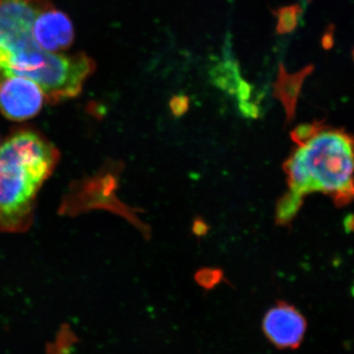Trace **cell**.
<instances>
[{
    "label": "cell",
    "instance_id": "obj_1",
    "mask_svg": "<svg viewBox=\"0 0 354 354\" xmlns=\"http://www.w3.org/2000/svg\"><path fill=\"white\" fill-rule=\"evenodd\" d=\"M297 149L283 165L288 191L277 206L276 220L285 225L295 218L307 195L320 192L339 205L354 198V138L326 127L307 125L293 131Z\"/></svg>",
    "mask_w": 354,
    "mask_h": 354
},
{
    "label": "cell",
    "instance_id": "obj_2",
    "mask_svg": "<svg viewBox=\"0 0 354 354\" xmlns=\"http://www.w3.org/2000/svg\"><path fill=\"white\" fill-rule=\"evenodd\" d=\"M58 158L57 149L31 130L14 133L0 146V232L31 227L37 195Z\"/></svg>",
    "mask_w": 354,
    "mask_h": 354
},
{
    "label": "cell",
    "instance_id": "obj_3",
    "mask_svg": "<svg viewBox=\"0 0 354 354\" xmlns=\"http://www.w3.org/2000/svg\"><path fill=\"white\" fill-rule=\"evenodd\" d=\"M0 66L38 84L53 102L77 97L95 69L94 60L85 53H48L38 44L14 51L0 62Z\"/></svg>",
    "mask_w": 354,
    "mask_h": 354
},
{
    "label": "cell",
    "instance_id": "obj_4",
    "mask_svg": "<svg viewBox=\"0 0 354 354\" xmlns=\"http://www.w3.org/2000/svg\"><path fill=\"white\" fill-rule=\"evenodd\" d=\"M122 165H111L108 171H102L99 176L88 179L77 193L78 211L88 209H106L127 218L143 234L147 239L150 236V227L137 216V209L127 206L115 195L118 188V176Z\"/></svg>",
    "mask_w": 354,
    "mask_h": 354
},
{
    "label": "cell",
    "instance_id": "obj_5",
    "mask_svg": "<svg viewBox=\"0 0 354 354\" xmlns=\"http://www.w3.org/2000/svg\"><path fill=\"white\" fill-rule=\"evenodd\" d=\"M46 95L38 84L9 73L0 66V111L8 120L34 118L43 108Z\"/></svg>",
    "mask_w": 354,
    "mask_h": 354
},
{
    "label": "cell",
    "instance_id": "obj_6",
    "mask_svg": "<svg viewBox=\"0 0 354 354\" xmlns=\"http://www.w3.org/2000/svg\"><path fill=\"white\" fill-rule=\"evenodd\" d=\"M51 6L48 0H0V55L32 37L37 16Z\"/></svg>",
    "mask_w": 354,
    "mask_h": 354
},
{
    "label": "cell",
    "instance_id": "obj_7",
    "mask_svg": "<svg viewBox=\"0 0 354 354\" xmlns=\"http://www.w3.org/2000/svg\"><path fill=\"white\" fill-rule=\"evenodd\" d=\"M263 330L269 341L281 348H297L306 332V320L295 307L279 304L268 311Z\"/></svg>",
    "mask_w": 354,
    "mask_h": 354
},
{
    "label": "cell",
    "instance_id": "obj_8",
    "mask_svg": "<svg viewBox=\"0 0 354 354\" xmlns=\"http://www.w3.org/2000/svg\"><path fill=\"white\" fill-rule=\"evenodd\" d=\"M32 37L44 50L62 53L60 51L68 50L72 46L75 32L68 16L51 6L37 16L32 27Z\"/></svg>",
    "mask_w": 354,
    "mask_h": 354
},
{
    "label": "cell",
    "instance_id": "obj_9",
    "mask_svg": "<svg viewBox=\"0 0 354 354\" xmlns=\"http://www.w3.org/2000/svg\"><path fill=\"white\" fill-rule=\"evenodd\" d=\"M310 69L306 68L297 74L286 73L285 67L279 65V73L278 82L276 84L277 95L283 100V102H290V109L291 102H295V95L299 90L300 84L304 80V77L309 73Z\"/></svg>",
    "mask_w": 354,
    "mask_h": 354
},
{
    "label": "cell",
    "instance_id": "obj_10",
    "mask_svg": "<svg viewBox=\"0 0 354 354\" xmlns=\"http://www.w3.org/2000/svg\"><path fill=\"white\" fill-rule=\"evenodd\" d=\"M301 12L302 8L299 4L281 7L272 11L274 17L277 18V32L279 35H286L295 31Z\"/></svg>",
    "mask_w": 354,
    "mask_h": 354
},
{
    "label": "cell",
    "instance_id": "obj_11",
    "mask_svg": "<svg viewBox=\"0 0 354 354\" xmlns=\"http://www.w3.org/2000/svg\"><path fill=\"white\" fill-rule=\"evenodd\" d=\"M188 97L185 95H177L171 100V108L172 113L179 116L188 109Z\"/></svg>",
    "mask_w": 354,
    "mask_h": 354
},
{
    "label": "cell",
    "instance_id": "obj_12",
    "mask_svg": "<svg viewBox=\"0 0 354 354\" xmlns=\"http://www.w3.org/2000/svg\"><path fill=\"white\" fill-rule=\"evenodd\" d=\"M332 41H333V37L332 35H330V32H327V34L324 36L323 38V44L326 46V44H328V48H330V46H332Z\"/></svg>",
    "mask_w": 354,
    "mask_h": 354
}]
</instances>
